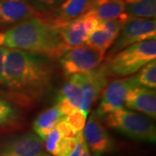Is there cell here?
I'll list each match as a JSON object with an SVG mask.
<instances>
[{"label":"cell","instance_id":"obj_1","mask_svg":"<svg viewBox=\"0 0 156 156\" xmlns=\"http://www.w3.org/2000/svg\"><path fill=\"white\" fill-rule=\"evenodd\" d=\"M54 76L50 58L24 50L6 48L4 60V87L13 101L30 107L49 91Z\"/></svg>","mask_w":156,"mask_h":156},{"label":"cell","instance_id":"obj_2","mask_svg":"<svg viewBox=\"0 0 156 156\" xmlns=\"http://www.w3.org/2000/svg\"><path fill=\"white\" fill-rule=\"evenodd\" d=\"M0 46L59 59L68 50L57 29L44 16L35 17L0 31Z\"/></svg>","mask_w":156,"mask_h":156},{"label":"cell","instance_id":"obj_3","mask_svg":"<svg viewBox=\"0 0 156 156\" xmlns=\"http://www.w3.org/2000/svg\"><path fill=\"white\" fill-rule=\"evenodd\" d=\"M156 57V39L129 45L106 58L101 66L108 77H127Z\"/></svg>","mask_w":156,"mask_h":156},{"label":"cell","instance_id":"obj_4","mask_svg":"<svg viewBox=\"0 0 156 156\" xmlns=\"http://www.w3.org/2000/svg\"><path fill=\"white\" fill-rule=\"evenodd\" d=\"M101 119L108 127L130 139L150 143L155 142V125L147 116L121 108L107 114Z\"/></svg>","mask_w":156,"mask_h":156},{"label":"cell","instance_id":"obj_5","mask_svg":"<svg viewBox=\"0 0 156 156\" xmlns=\"http://www.w3.org/2000/svg\"><path fill=\"white\" fill-rule=\"evenodd\" d=\"M105 58V53L89 45H79L69 50L59 58V63L65 76L86 74L99 67Z\"/></svg>","mask_w":156,"mask_h":156},{"label":"cell","instance_id":"obj_6","mask_svg":"<svg viewBox=\"0 0 156 156\" xmlns=\"http://www.w3.org/2000/svg\"><path fill=\"white\" fill-rule=\"evenodd\" d=\"M156 38L155 19L134 18L127 22L119 33L116 40L109 48L107 58L115 55L129 45L145 40Z\"/></svg>","mask_w":156,"mask_h":156},{"label":"cell","instance_id":"obj_7","mask_svg":"<svg viewBox=\"0 0 156 156\" xmlns=\"http://www.w3.org/2000/svg\"><path fill=\"white\" fill-rule=\"evenodd\" d=\"M79 85L82 92V102L79 110L87 117L92 105L102 93L108 83V76L101 65L86 74L69 76Z\"/></svg>","mask_w":156,"mask_h":156},{"label":"cell","instance_id":"obj_8","mask_svg":"<svg viewBox=\"0 0 156 156\" xmlns=\"http://www.w3.org/2000/svg\"><path fill=\"white\" fill-rule=\"evenodd\" d=\"M135 87L139 86L136 83L134 76L116 79L107 84L101 93L100 104L95 113L97 116L101 119L107 114L123 108L124 101L128 91Z\"/></svg>","mask_w":156,"mask_h":156},{"label":"cell","instance_id":"obj_9","mask_svg":"<svg viewBox=\"0 0 156 156\" xmlns=\"http://www.w3.org/2000/svg\"><path fill=\"white\" fill-rule=\"evenodd\" d=\"M84 140L94 156H103L114 149L115 142L95 113L84 126Z\"/></svg>","mask_w":156,"mask_h":156},{"label":"cell","instance_id":"obj_10","mask_svg":"<svg viewBox=\"0 0 156 156\" xmlns=\"http://www.w3.org/2000/svg\"><path fill=\"white\" fill-rule=\"evenodd\" d=\"M43 153V140L32 133L19 134L0 144V156H41Z\"/></svg>","mask_w":156,"mask_h":156},{"label":"cell","instance_id":"obj_11","mask_svg":"<svg viewBox=\"0 0 156 156\" xmlns=\"http://www.w3.org/2000/svg\"><path fill=\"white\" fill-rule=\"evenodd\" d=\"M42 16L27 0H0V27H11Z\"/></svg>","mask_w":156,"mask_h":156},{"label":"cell","instance_id":"obj_12","mask_svg":"<svg viewBox=\"0 0 156 156\" xmlns=\"http://www.w3.org/2000/svg\"><path fill=\"white\" fill-rule=\"evenodd\" d=\"M126 107L140 112L152 119L156 118V92L145 87H135L128 91L124 101Z\"/></svg>","mask_w":156,"mask_h":156},{"label":"cell","instance_id":"obj_13","mask_svg":"<svg viewBox=\"0 0 156 156\" xmlns=\"http://www.w3.org/2000/svg\"><path fill=\"white\" fill-rule=\"evenodd\" d=\"M91 1L92 0H65L55 11L44 15V17L56 28L83 16L89 10Z\"/></svg>","mask_w":156,"mask_h":156},{"label":"cell","instance_id":"obj_14","mask_svg":"<svg viewBox=\"0 0 156 156\" xmlns=\"http://www.w3.org/2000/svg\"><path fill=\"white\" fill-rule=\"evenodd\" d=\"M81 89L75 81L68 77V81L62 86L56 95V106L66 117L79 110L82 102Z\"/></svg>","mask_w":156,"mask_h":156},{"label":"cell","instance_id":"obj_15","mask_svg":"<svg viewBox=\"0 0 156 156\" xmlns=\"http://www.w3.org/2000/svg\"><path fill=\"white\" fill-rule=\"evenodd\" d=\"M88 11L100 21L120 18L126 14L124 0H92Z\"/></svg>","mask_w":156,"mask_h":156},{"label":"cell","instance_id":"obj_16","mask_svg":"<svg viewBox=\"0 0 156 156\" xmlns=\"http://www.w3.org/2000/svg\"><path fill=\"white\" fill-rule=\"evenodd\" d=\"M56 29L63 43L69 49L82 45L87 39V32L82 16L62 24Z\"/></svg>","mask_w":156,"mask_h":156},{"label":"cell","instance_id":"obj_17","mask_svg":"<svg viewBox=\"0 0 156 156\" xmlns=\"http://www.w3.org/2000/svg\"><path fill=\"white\" fill-rule=\"evenodd\" d=\"M64 118L65 116L62 114L56 105L47 108L40 113L34 120L32 124L34 132L40 139L44 140L45 137L56 128V124Z\"/></svg>","mask_w":156,"mask_h":156},{"label":"cell","instance_id":"obj_18","mask_svg":"<svg viewBox=\"0 0 156 156\" xmlns=\"http://www.w3.org/2000/svg\"><path fill=\"white\" fill-rule=\"evenodd\" d=\"M129 19H153L156 15V0H124Z\"/></svg>","mask_w":156,"mask_h":156},{"label":"cell","instance_id":"obj_19","mask_svg":"<svg viewBox=\"0 0 156 156\" xmlns=\"http://www.w3.org/2000/svg\"><path fill=\"white\" fill-rule=\"evenodd\" d=\"M116 38V36H114L103 30L97 29L87 37L85 44L94 49L106 53L107 50L111 47Z\"/></svg>","mask_w":156,"mask_h":156},{"label":"cell","instance_id":"obj_20","mask_svg":"<svg viewBox=\"0 0 156 156\" xmlns=\"http://www.w3.org/2000/svg\"><path fill=\"white\" fill-rule=\"evenodd\" d=\"M20 121V113L11 101L0 97V128L15 126Z\"/></svg>","mask_w":156,"mask_h":156},{"label":"cell","instance_id":"obj_21","mask_svg":"<svg viewBox=\"0 0 156 156\" xmlns=\"http://www.w3.org/2000/svg\"><path fill=\"white\" fill-rule=\"evenodd\" d=\"M134 76L136 83L140 87L155 89L156 88V61L155 59L147 63Z\"/></svg>","mask_w":156,"mask_h":156},{"label":"cell","instance_id":"obj_22","mask_svg":"<svg viewBox=\"0 0 156 156\" xmlns=\"http://www.w3.org/2000/svg\"><path fill=\"white\" fill-rule=\"evenodd\" d=\"M27 1L33 8L44 16L55 11L65 0H27Z\"/></svg>","mask_w":156,"mask_h":156},{"label":"cell","instance_id":"obj_23","mask_svg":"<svg viewBox=\"0 0 156 156\" xmlns=\"http://www.w3.org/2000/svg\"><path fill=\"white\" fill-rule=\"evenodd\" d=\"M76 143V138H65L61 136L57 144L56 156H69L74 151Z\"/></svg>","mask_w":156,"mask_h":156},{"label":"cell","instance_id":"obj_24","mask_svg":"<svg viewBox=\"0 0 156 156\" xmlns=\"http://www.w3.org/2000/svg\"><path fill=\"white\" fill-rule=\"evenodd\" d=\"M60 138H61V134L56 128H54L50 134L45 137V149L51 155L56 156L57 144Z\"/></svg>","mask_w":156,"mask_h":156},{"label":"cell","instance_id":"obj_25","mask_svg":"<svg viewBox=\"0 0 156 156\" xmlns=\"http://www.w3.org/2000/svg\"><path fill=\"white\" fill-rule=\"evenodd\" d=\"M86 118L87 117L84 116V115L82 112L80 111V110H77L75 113H73L72 115L65 117L64 120L68 123H69L76 131L80 132V131H83L84 126H85Z\"/></svg>","mask_w":156,"mask_h":156},{"label":"cell","instance_id":"obj_26","mask_svg":"<svg viewBox=\"0 0 156 156\" xmlns=\"http://www.w3.org/2000/svg\"><path fill=\"white\" fill-rule=\"evenodd\" d=\"M82 17L83 20L84 27H85V30L87 32V37H88L89 34L92 33L93 31H95L98 29L101 21L90 11L85 12Z\"/></svg>","mask_w":156,"mask_h":156},{"label":"cell","instance_id":"obj_27","mask_svg":"<svg viewBox=\"0 0 156 156\" xmlns=\"http://www.w3.org/2000/svg\"><path fill=\"white\" fill-rule=\"evenodd\" d=\"M56 128L59 131L62 137H65V138H76L78 134V131H76L64 119L56 124Z\"/></svg>","mask_w":156,"mask_h":156},{"label":"cell","instance_id":"obj_28","mask_svg":"<svg viewBox=\"0 0 156 156\" xmlns=\"http://www.w3.org/2000/svg\"><path fill=\"white\" fill-rule=\"evenodd\" d=\"M76 138L77 140L76 146L74 151H73L72 153H71L69 156H80L81 155V154H82V151H83V145L84 142V137L83 134V131L78 132V134Z\"/></svg>","mask_w":156,"mask_h":156},{"label":"cell","instance_id":"obj_29","mask_svg":"<svg viewBox=\"0 0 156 156\" xmlns=\"http://www.w3.org/2000/svg\"><path fill=\"white\" fill-rule=\"evenodd\" d=\"M6 48L0 46V86L4 87V60Z\"/></svg>","mask_w":156,"mask_h":156},{"label":"cell","instance_id":"obj_30","mask_svg":"<svg viewBox=\"0 0 156 156\" xmlns=\"http://www.w3.org/2000/svg\"><path fill=\"white\" fill-rule=\"evenodd\" d=\"M80 156H92L91 154H90V152H89V147L86 144L85 140H84L83 145V151H82V154H81Z\"/></svg>","mask_w":156,"mask_h":156},{"label":"cell","instance_id":"obj_31","mask_svg":"<svg viewBox=\"0 0 156 156\" xmlns=\"http://www.w3.org/2000/svg\"><path fill=\"white\" fill-rule=\"evenodd\" d=\"M41 156H53V155H51V154H45V153H43L42 154V155Z\"/></svg>","mask_w":156,"mask_h":156}]
</instances>
